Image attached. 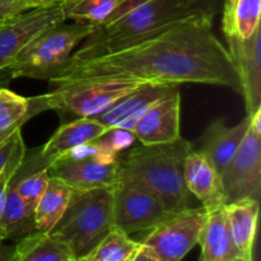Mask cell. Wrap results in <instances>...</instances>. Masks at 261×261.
Returning a JSON list of instances; mask_svg holds the SVG:
<instances>
[{
    "instance_id": "cell-1",
    "label": "cell",
    "mask_w": 261,
    "mask_h": 261,
    "mask_svg": "<svg viewBox=\"0 0 261 261\" xmlns=\"http://www.w3.org/2000/svg\"><path fill=\"white\" fill-rule=\"evenodd\" d=\"M129 78L154 86L228 87L241 94L227 47L213 32V13L198 10L111 50L83 46L48 81L53 87L93 78Z\"/></svg>"
},
{
    "instance_id": "cell-2",
    "label": "cell",
    "mask_w": 261,
    "mask_h": 261,
    "mask_svg": "<svg viewBox=\"0 0 261 261\" xmlns=\"http://www.w3.org/2000/svg\"><path fill=\"white\" fill-rule=\"evenodd\" d=\"M194 149L188 140L138 145L117 154L119 182H133L154 194L168 212L190 208L193 195L184 181V163Z\"/></svg>"
},
{
    "instance_id": "cell-3",
    "label": "cell",
    "mask_w": 261,
    "mask_h": 261,
    "mask_svg": "<svg viewBox=\"0 0 261 261\" xmlns=\"http://www.w3.org/2000/svg\"><path fill=\"white\" fill-rule=\"evenodd\" d=\"M194 12L198 10L186 8L181 0H125L103 24L97 27L84 46L111 50Z\"/></svg>"
},
{
    "instance_id": "cell-4",
    "label": "cell",
    "mask_w": 261,
    "mask_h": 261,
    "mask_svg": "<svg viewBox=\"0 0 261 261\" xmlns=\"http://www.w3.org/2000/svg\"><path fill=\"white\" fill-rule=\"evenodd\" d=\"M114 228V189H96L74 191L65 213L48 234L65 244L79 260Z\"/></svg>"
},
{
    "instance_id": "cell-5",
    "label": "cell",
    "mask_w": 261,
    "mask_h": 261,
    "mask_svg": "<svg viewBox=\"0 0 261 261\" xmlns=\"http://www.w3.org/2000/svg\"><path fill=\"white\" fill-rule=\"evenodd\" d=\"M96 30L97 27L92 24L60 23L45 31L5 66L0 79L4 83L22 76L50 81L65 68L75 46Z\"/></svg>"
},
{
    "instance_id": "cell-6",
    "label": "cell",
    "mask_w": 261,
    "mask_h": 261,
    "mask_svg": "<svg viewBox=\"0 0 261 261\" xmlns=\"http://www.w3.org/2000/svg\"><path fill=\"white\" fill-rule=\"evenodd\" d=\"M148 84L117 76L83 79L54 87L53 91L37 98L43 110H63L78 117H94L124 96Z\"/></svg>"
},
{
    "instance_id": "cell-7",
    "label": "cell",
    "mask_w": 261,
    "mask_h": 261,
    "mask_svg": "<svg viewBox=\"0 0 261 261\" xmlns=\"http://www.w3.org/2000/svg\"><path fill=\"white\" fill-rule=\"evenodd\" d=\"M206 217L203 205L171 212L160 223L148 231L143 242L160 261H181L199 244Z\"/></svg>"
},
{
    "instance_id": "cell-8",
    "label": "cell",
    "mask_w": 261,
    "mask_h": 261,
    "mask_svg": "<svg viewBox=\"0 0 261 261\" xmlns=\"http://www.w3.org/2000/svg\"><path fill=\"white\" fill-rule=\"evenodd\" d=\"M66 4L68 2L33 8L0 23V73L31 41L65 22ZM3 83L0 79V86Z\"/></svg>"
},
{
    "instance_id": "cell-9",
    "label": "cell",
    "mask_w": 261,
    "mask_h": 261,
    "mask_svg": "<svg viewBox=\"0 0 261 261\" xmlns=\"http://www.w3.org/2000/svg\"><path fill=\"white\" fill-rule=\"evenodd\" d=\"M168 213L162 201L143 186L120 181L114 189L115 227L127 236L149 231Z\"/></svg>"
},
{
    "instance_id": "cell-10",
    "label": "cell",
    "mask_w": 261,
    "mask_h": 261,
    "mask_svg": "<svg viewBox=\"0 0 261 261\" xmlns=\"http://www.w3.org/2000/svg\"><path fill=\"white\" fill-rule=\"evenodd\" d=\"M224 204L261 195V133L249 126L236 154L223 175Z\"/></svg>"
},
{
    "instance_id": "cell-11",
    "label": "cell",
    "mask_w": 261,
    "mask_h": 261,
    "mask_svg": "<svg viewBox=\"0 0 261 261\" xmlns=\"http://www.w3.org/2000/svg\"><path fill=\"white\" fill-rule=\"evenodd\" d=\"M50 176L68 184L74 191L115 189L119 184V162L61 155L46 167Z\"/></svg>"
},
{
    "instance_id": "cell-12",
    "label": "cell",
    "mask_w": 261,
    "mask_h": 261,
    "mask_svg": "<svg viewBox=\"0 0 261 261\" xmlns=\"http://www.w3.org/2000/svg\"><path fill=\"white\" fill-rule=\"evenodd\" d=\"M260 41V28L247 40L226 38V47L236 68L247 115H252L261 107Z\"/></svg>"
},
{
    "instance_id": "cell-13",
    "label": "cell",
    "mask_w": 261,
    "mask_h": 261,
    "mask_svg": "<svg viewBox=\"0 0 261 261\" xmlns=\"http://www.w3.org/2000/svg\"><path fill=\"white\" fill-rule=\"evenodd\" d=\"M180 115L181 94L176 88L149 107L132 133L143 145L172 143L181 138Z\"/></svg>"
},
{
    "instance_id": "cell-14",
    "label": "cell",
    "mask_w": 261,
    "mask_h": 261,
    "mask_svg": "<svg viewBox=\"0 0 261 261\" xmlns=\"http://www.w3.org/2000/svg\"><path fill=\"white\" fill-rule=\"evenodd\" d=\"M107 130L94 117H79L78 120L63 124L41 147L37 158L32 160L35 163L30 162V172L46 168L56 158L76 147L96 142Z\"/></svg>"
},
{
    "instance_id": "cell-15",
    "label": "cell",
    "mask_w": 261,
    "mask_h": 261,
    "mask_svg": "<svg viewBox=\"0 0 261 261\" xmlns=\"http://www.w3.org/2000/svg\"><path fill=\"white\" fill-rule=\"evenodd\" d=\"M176 88L178 87L148 84L120 98L106 111L94 116V119L107 129H122L133 132L135 124L147 112V110Z\"/></svg>"
},
{
    "instance_id": "cell-16",
    "label": "cell",
    "mask_w": 261,
    "mask_h": 261,
    "mask_svg": "<svg viewBox=\"0 0 261 261\" xmlns=\"http://www.w3.org/2000/svg\"><path fill=\"white\" fill-rule=\"evenodd\" d=\"M249 126L250 116L232 127L227 126L223 120H216L201 135L198 150L208 158L221 176L236 154Z\"/></svg>"
},
{
    "instance_id": "cell-17",
    "label": "cell",
    "mask_w": 261,
    "mask_h": 261,
    "mask_svg": "<svg viewBox=\"0 0 261 261\" xmlns=\"http://www.w3.org/2000/svg\"><path fill=\"white\" fill-rule=\"evenodd\" d=\"M184 181L189 193L200 200L205 209L224 205L221 175L199 150L193 149L185 158Z\"/></svg>"
},
{
    "instance_id": "cell-18",
    "label": "cell",
    "mask_w": 261,
    "mask_h": 261,
    "mask_svg": "<svg viewBox=\"0 0 261 261\" xmlns=\"http://www.w3.org/2000/svg\"><path fill=\"white\" fill-rule=\"evenodd\" d=\"M199 244L204 261H232L241 256L234 245L226 205L206 209Z\"/></svg>"
},
{
    "instance_id": "cell-19",
    "label": "cell",
    "mask_w": 261,
    "mask_h": 261,
    "mask_svg": "<svg viewBox=\"0 0 261 261\" xmlns=\"http://www.w3.org/2000/svg\"><path fill=\"white\" fill-rule=\"evenodd\" d=\"M234 245L241 256L254 257V244L256 237L260 201L255 199H241L224 204Z\"/></svg>"
},
{
    "instance_id": "cell-20",
    "label": "cell",
    "mask_w": 261,
    "mask_h": 261,
    "mask_svg": "<svg viewBox=\"0 0 261 261\" xmlns=\"http://www.w3.org/2000/svg\"><path fill=\"white\" fill-rule=\"evenodd\" d=\"M74 190L63 180L51 176L45 193L35 209V228L48 233L61 219L71 200Z\"/></svg>"
},
{
    "instance_id": "cell-21",
    "label": "cell",
    "mask_w": 261,
    "mask_h": 261,
    "mask_svg": "<svg viewBox=\"0 0 261 261\" xmlns=\"http://www.w3.org/2000/svg\"><path fill=\"white\" fill-rule=\"evenodd\" d=\"M261 0H226L222 30L226 38L247 40L260 28Z\"/></svg>"
},
{
    "instance_id": "cell-22",
    "label": "cell",
    "mask_w": 261,
    "mask_h": 261,
    "mask_svg": "<svg viewBox=\"0 0 261 261\" xmlns=\"http://www.w3.org/2000/svg\"><path fill=\"white\" fill-rule=\"evenodd\" d=\"M35 231V211L18 195L12 181L0 217V242L5 240H20Z\"/></svg>"
},
{
    "instance_id": "cell-23",
    "label": "cell",
    "mask_w": 261,
    "mask_h": 261,
    "mask_svg": "<svg viewBox=\"0 0 261 261\" xmlns=\"http://www.w3.org/2000/svg\"><path fill=\"white\" fill-rule=\"evenodd\" d=\"M15 261H78L71 250L48 233L32 232L19 240Z\"/></svg>"
},
{
    "instance_id": "cell-24",
    "label": "cell",
    "mask_w": 261,
    "mask_h": 261,
    "mask_svg": "<svg viewBox=\"0 0 261 261\" xmlns=\"http://www.w3.org/2000/svg\"><path fill=\"white\" fill-rule=\"evenodd\" d=\"M40 111H43V109L37 97L25 98L7 87L0 86V133L22 126Z\"/></svg>"
},
{
    "instance_id": "cell-25",
    "label": "cell",
    "mask_w": 261,
    "mask_h": 261,
    "mask_svg": "<svg viewBox=\"0 0 261 261\" xmlns=\"http://www.w3.org/2000/svg\"><path fill=\"white\" fill-rule=\"evenodd\" d=\"M125 0H70L66 4V19L99 27Z\"/></svg>"
},
{
    "instance_id": "cell-26",
    "label": "cell",
    "mask_w": 261,
    "mask_h": 261,
    "mask_svg": "<svg viewBox=\"0 0 261 261\" xmlns=\"http://www.w3.org/2000/svg\"><path fill=\"white\" fill-rule=\"evenodd\" d=\"M139 246L140 242L134 241L115 227L91 252L78 261H126Z\"/></svg>"
},
{
    "instance_id": "cell-27",
    "label": "cell",
    "mask_w": 261,
    "mask_h": 261,
    "mask_svg": "<svg viewBox=\"0 0 261 261\" xmlns=\"http://www.w3.org/2000/svg\"><path fill=\"white\" fill-rule=\"evenodd\" d=\"M50 172L47 168H41L38 171H33L28 175L20 176V177L13 178V186L18 195L22 198V200L30 206L32 211H35L36 205L40 201L41 196L45 193L47 184L50 181Z\"/></svg>"
},
{
    "instance_id": "cell-28",
    "label": "cell",
    "mask_w": 261,
    "mask_h": 261,
    "mask_svg": "<svg viewBox=\"0 0 261 261\" xmlns=\"http://www.w3.org/2000/svg\"><path fill=\"white\" fill-rule=\"evenodd\" d=\"M25 154H27V149H25L24 142L22 139L18 143L17 148L13 152L8 165L5 166L3 172L0 173V217H2L3 209H4L5 205V200H7L8 191H9L10 185H12L13 178H14L15 173L18 172L20 166L24 162Z\"/></svg>"
},
{
    "instance_id": "cell-29",
    "label": "cell",
    "mask_w": 261,
    "mask_h": 261,
    "mask_svg": "<svg viewBox=\"0 0 261 261\" xmlns=\"http://www.w3.org/2000/svg\"><path fill=\"white\" fill-rule=\"evenodd\" d=\"M20 129H22V126H18L7 139H4L0 143V173L3 172L5 166L9 162L10 157H12L13 152L17 148L18 143L23 139Z\"/></svg>"
},
{
    "instance_id": "cell-30",
    "label": "cell",
    "mask_w": 261,
    "mask_h": 261,
    "mask_svg": "<svg viewBox=\"0 0 261 261\" xmlns=\"http://www.w3.org/2000/svg\"><path fill=\"white\" fill-rule=\"evenodd\" d=\"M28 10L24 0H0V23Z\"/></svg>"
},
{
    "instance_id": "cell-31",
    "label": "cell",
    "mask_w": 261,
    "mask_h": 261,
    "mask_svg": "<svg viewBox=\"0 0 261 261\" xmlns=\"http://www.w3.org/2000/svg\"><path fill=\"white\" fill-rule=\"evenodd\" d=\"M130 261H160V260H158V257L153 254V251L149 249V247L140 244V246L138 247L137 251L134 252V255H133L132 260Z\"/></svg>"
},
{
    "instance_id": "cell-32",
    "label": "cell",
    "mask_w": 261,
    "mask_h": 261,
    "mask_svg": "<svg viewBox=\"0 0 261 261\" xmlns=\"http://www.w3.org/2000/svg\"><path fill=\"white\" fill-rule=\"evenodd\" d=\"M15 260H17V246L15 245H5L0 242V261Z\"/></svg>"
},
{
    "instance_id": "cell-33",
    "label": "cell",
    "mask_w": 261,
    "mask_h": 261,
    "mask_svg": "<svg viewBox=\"0 0 261 261\" xmlns=\"http://www.w3.org/2000/svg\"><path fill=\"white\" fill-rule=\"evenodd\" d=\"M24 2H25V4H27L28 9H33V8L48 7V5L58 4V3L70 2V0H24Z\"/></svg>"
},
{
    "instance_id": "cell-34",
    "label": "cell",
    "mask_w": 261,
    "mask_h": 261,
    "mask_svg": "<svg viewBox=\"0 0 261 261\" xmlns=\"http://www.w3.org/2000/svg\"><path fill=\"white\" fill-rule=\"evenodd\" d=\"M201 2H203V0H181V3H182L186 8H189V9H193V10H203L200 8Z\"/></svg>"
},
{
    "instance_id": "cell-35",
    "label": "cell",
    "mask_w": 261,
    "mask_h": 261,
    "mask_svg": "<svg viewBox=\"0 0 261 261\" xmlns=\"http://www.w3.org/2000/svg\"><path fill=\"white\" fill-rule=\"evenodd\" d=\"M17 127H18V126H17ZM17 127H15V129H17ZM15 129L10 130V132L0 133V143H2V142H3V140H4V139H7V138H8V137H9V135H10V134H12V133H13V132H14V130H15Z\"/></svg>"
},
{
    "instance_id": "cell-36",
    "label": "cell",
    "mask_w": 261,
    "mask_h": 261,
    "mask_svg": "<svg viewBox=\"0 0 261 261\" xmlns=\"http://www.w3.org/2000/svg\"><path fill=\"white\" fill-rule=\"evenodd\" d=\"M232 261H254V257H246V256H239Z\"/></svg>"
},
{
    "instance_id": "cell-37",
    "label": "cell",
    "mask_w": 261,
    "mask_h": 261,
    "mask_svg": "<svg viewBox=\"0 0 261 261\" xmlns=\"http://www.w3.org/2000/svg\"><path fill=\"white\" fill-rule=\"evenodd\" d=\"M198 261H204V260L201 259V256H200V257H199V260H198Z\"/></svg>"
},
{
    "instance_id": "cell-38",
    "label": "cell",
    "mask_w": 261,
    "mask_h": 261,
    "mask_svg": "<svg viewBox=\"0 0 261 261\" xmlns=\"http://www.w3.org/2000/svg\"><path fill=\"white\" fill-rule=\"evenodd\" d=\"M133 255H134V254H133ZM130 260H132V257H129V259H127L126 261H130Z\"/></svg>"
}]
</instances>
